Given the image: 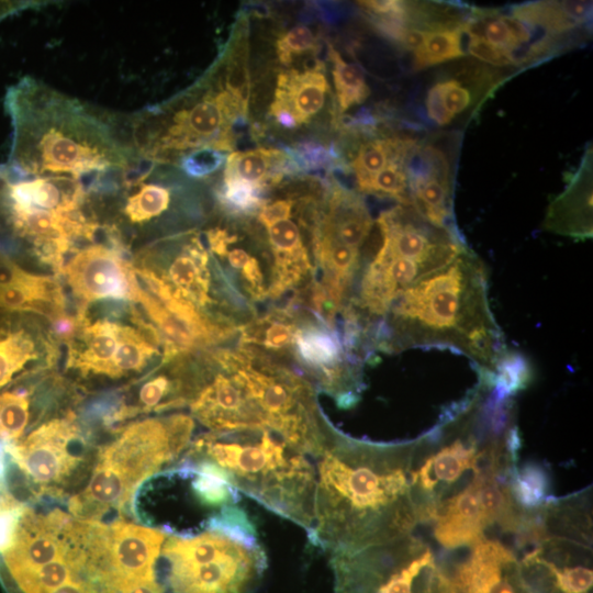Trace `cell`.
<instances>
[{"mask_svg":"<svg viewBox=\"0 0 593 593\" xmlns=\"http://www.w3.org/2000/svg\"><path fill=\"white\" fill-rule=\"evenodd\" d=\"M30 421V398L18 389L0 393V438L15 443Z\"/></svg>","mask_w":593,"mask_h":593,"instance_id":"cell-23","label":"cell"},{"mask_svg":"<svg viewBox=\"0 0 593 593\" xmlns=\"http://www.w3.org/2000/svg\"><path fill=\"white\" fill-rule=\"evenodd\" d=\"M333 593H454L428 544L413 534L350 552L331 553Z\"/></svg>","mask_w":593,"mask_h":593,"instance_id":"cell-8","label":"cell"},{"mask_svg":"<svg viewBox=\"0 0 593 593\" xmlns=\"http://www.w3.org/2000/svg\"><path fill=\"white\" fill-rule=\"evenodd\" d=\"M385 317L380 346L389 350L447 348L493 374L510 354L489 305L484 265L466 248L399 293Z\"/></svg>","mask_w":593,"mask_h":593,"instance_id":"cell-4","label":"cell"},{"mask_svg":"<svg viewBox=\"0 0 593 593\" xmlns=\"http://www.w3.org/2000/svg\"><path fill=\"white\" fill-rule=\"evenodd\" d=\"M79 322V328L72 332L67 365L82 374L126 377L142 371L156 353L142 329L109 320Z\"/></svg>","mask_w":593,"mask_h":593,"instance_id":"cell-11","label":"cell"},{"mask_svg":"<svg viewBox=\"0 0 593 593\" xmlns=\"http://www.w3.org/2000/svg\"><path fill=\"white\" fill-rule=\"evenodd\" d=\"M510 486L514 500L525 510L537 508L550 497L548 474L539 465L517 467Z\"/></svg>","mask_w":593,"mask_h":593,"instance_id":"cell-22","label":"cell"},{"mask_svg":"<svg viewBox=\"0 0 593 593\" xmlns=\"http://www.w3.org/2000/svg\"><path fill=\"white\" fill-rule=\"evenodd\" d=\"M292 327L283 322H271L265 332L264 344L269 348H284L292 340Z\"/></svg>","mask_w":593,"mask_h":593,"instance_id":"cell-34","label":"cell"},{"mask_svg":"<svg viewBox=\"0 0 593 593\" xmlns=\"http://www.w3.org/2000/svg\"><path fill=\"white\" fill-rule=\"evenodd\" d=\"M159 560L155 575L164 593H251L267 567L255 530L227 526L167 535Z\"/></svg>","mask_w":593,"mask_h":593,"instance_id":"cell-7","label":"cell"},{"mask_svg":"<svg viewBox=\"0 0 593 593\" xmlns=\"http://www.w3.org/2000/svg\"><path fill=\"white\" fill-rule=\"evenodd\" d=\"M429 34L430 31L418 29L405 30L400 41L406 49L415 52L424 45Z\"/></svg>","mask_w":593,"mask_h":593,"instance_id":"cell-37","label":"cell"},{"mask_svg":"<svg viewBox=\"0 0 593 593\" xmlns=\"http://www.w3.org/2000/svg\"><path fill=\"white\" fill-rule=\"evenodd\" d=\"M328 89L321 64L303 71H282L277 78L270 115L286 128L307 123L323 108Z\"/></svg>","mask_w":593,"mask_h":593,"instance_id":"cell-15","label":"cell"},{"mask_svg":"<svg viewBox=\"0 0 593 593\" xmlns=\"http://www.w3.org/2000/svg\"><path fill=\"white\" fill-rule=\"evenodd\" d=\"M560 10L569 19L579 23L589 15L591 3L586 1H561L558 2Z\"/></svg>","mask_w":593,"mask_h":593,"instance_id":"cell-36","label":"cell"},{"mask_svg":"<svg viewBox=\"0 0 593 593\" xmlns=\"http://www.w3.org/2000/svg\"><path fill=\"white\" fill-rule=\"evenodd\" d=\"M483 32H484V40L488 43L505 51L512 57L513 51L518 45L511 37L510 32L506 25L504 24L503 20L501 19V16L489 21L485 24Z\"/></svg>","mask_w":593,"mask_h":593,"instance_id":"cell-31","label":"cell"},{"mask_svg":"<svg viewBox=\"0 0 593 593\" xmlns=\"http://www.w3.org/2000/svg\"><path fill=\"white\" fill-rule=\"evenodd\" d=\"M64 303L53 279L25 271L0 253V310L35 312L55 320L63 316Z\"/></svg>","mask_w":593,"mask_h":593,"instance_id":"cell-16","label":"cell"},{"mask_svg":"<svg viewBox=\"0 0 593 593\" xmlns=\"http://www.w3.org/2000/svg\"><path fill=\"white\" fill-rule=\"evenodd\" d=\"M236 491L305 529L314 524L316 468L309 455L266 427L212 432L184 454Z\"/></svg>","mask_w":593,"mask_h":593,"instance_id":"cell-5","label":"cell"},{"mask_svg":"<svg viewBox=\"0 0 593 593\" xmlns=\"http://www.w3.org/2000/svg\"><path fill=\"white\" fill-rule=\"evenodd\" d=\"M371 227L372 221L362 201L350 192L336 190L317 234L360 249Z\"/></svg>","mask_w":593,"mask_h":593,"instance_id":"cell-18","label":"cell"},{"mask_svg":"<svg viewBox=\"0 0 593 593\" xmlns=\"http://www.w3.org/2000/svg\"><path fill=\"white\" fill-rule=\"evenodd\" d=\"M333 68V81L340 112L362 103L370 94L362 70L347 63L332 46L328 49Z\"/></svg>","mask_w":593,"mask_h":593,"instance_id":"cell-21","label":"cell"},{"mask_svg":"<svg viewBox=\"0 0 593 593\" xmlns=\"http://www.w3.org/2000/svg\"><path fill=\"white\" fill-rule=\"evenodd\" d=\"M206 265V250L197 237H192L189 243L181 246L161 276L153 273L172 295L195 307L210 301Z\"/></svg>","mask_w":593,"mask_h":593,"instance_id":"cell-17","label":"cell"},{"mask_svg":"<svg viewBox=\"0 0 593 593\" xmlns=\"http://www.w3.org/2000/svg\"><path fill=\"white\" fill-rule=\"evenodd\" d=\"M13 460L40 492L61 493L76 473L88 470L79 428L72 415L53 418L10 445Z\"/></svg>","mask_w":593,"mask_h":593,"instance_id":"cell-9","label":"cell"},{"mask_svg":"<svg viewBox=\"0 0 593 593\" xmlns=\"http://www.w3.org/2000/svg\"><path fill=\"white\" fill-rule=\"evenodd\" d=\"M468 34V52L470 55L494 66H507L514 64L511 55L505 51L488 43L482 36L471 33Z\"/></svg>","mask_w":593,"mask_h":593,"instance_id":"cell-29","label":"cell"},{"mask_svg":"<svg viewBox=\"0 0 593 593\" xmlns=\"http://www.w3.org/2000/svg\"><path fill=\"white\" fill-rule=\"evenodd\" d=\"M478 373L472 390L415 438L412 492L419 524L477 478L511 479L518 467L515 394L494 374Z\"/></svg>","mask_w":593,"mask_h":593,"instance_id":"cell-3","label":"cell"},{"mask_svg":"<svg viewBox=\"0 0 593 593\" xmlns=\"http://www.w3.org/2000/svg\"><path fill=\"white\" fill-rule=\"evenodd\" d=\"M437 85L443 102L454 118L468 109L471 103V96L469 90L462 87L461 83L457 80H447Z\"/></svg>","mask_w":593,"mask_h":593,"instance_id":"cell-30","label":"cell"},{"mask_svg":"<svg viewBox=\"0 0 593 593\" xmlns=\"http://www.w3.org/2000/svg\"><path fill=\"white\" fill-rule=\"evenodd\" d=\"M193 421L184 414L154 417L128 425L100 449L83 489L68 501L72 517L100 522L121 511L136 489L190 447Z\"/></svg>","mask_w":593,"mask_h":593,"instance_id":"cell-6","label":"cell"},{"mask_svg":"<svg viewBox=\"0 0 593 593\" xmlns=\"http://www.w3.org/2000/svg\"><path fill=\"white\" fill-rule=\"evenodd\" d=\"M415 440L376 443L336 429L316 458L311 542L350 552L390 542L419 525L412 492Z\"/></svg>","mask_w":593,"mask_h":593,"instance_id":"cell-1","label":"cell"},{"mask_svg":"<svg viewBox=\"0 0 593 593\" xmlns=\"http://www.w3.org/2000/svg\"><path fill=\"white\" fill-rule=\"evenodd\" d=\"M223 199L226 204L240 211L261 208L259 191L253 184L238 179H224Z\"/></svg>","mask_w":593,"mask_h":593,"instance_id":"cell-28","label":"cell"},{"mask_svg":"<svg viewBox=\"0 0 593 593\" xmlns=\"http://www.w3.org/2000/svg\"><path fill=\"white\" fill-rule=\"evenodd\" d=\"M471 549L451 578L457 593H535L515 553L502 541L483 537Z\"/></svg>","mask_w":593,"mask_h":593,"instance_id":"cell-14","label":"cell"},{"mask_svg":"<svg viewBox=\"0 0 593 593\" xmlns=\"http://www.w3.org/2000/svg\"><path fill=\"white\" fill-rule=\"evenodd\" d=\"M511 37L519 46L529 42L532 34L527 25L514 15H501Z\"/></svg>","mask_w":593,"mask_h":593,"instance_id":"cell-35","label":"cell"},{"mask_svg":"<svg viewBox=\"0 0 593 593\" xmlns=\"http://www.w3.org/2000/svg\"><path fill=\"white\" fill-rule=\"evenodd\" d=\"M166 533L125 521L94 522L88 544L93 579L112 585L155 579Z\"/></svg>","mask_w":593,"mask_h":593,"instance_id":"cell-10","label":"cell"},{"mask_svg":"<svg viewBox=\"0 0 593 593\" xmlns=\"http://www.w3.org/2000/svg\"><path fill=\"white\" fill-rule=\"evenodd\" d=\"M426 109L428 116L438 125L450 123L454 116L446 109L438 85L433 86L427 92Z\"/></svg>","mask_w":593,"mask_h":593,"instance_id":"cell-32","label":"cell"},{"mask_svg":"<svg viewBox=\"0 0 593 593\" xmlns=\"http://www.w3.org/2000/svg\"><path fill=\"white\" fill-rule=\"evenodd\" d=\"M462 29L430 31L424 45L414 52L415 66L421 69L465 56Z\"/></svg>","mask_w":593,"mask_h":593,"instance_id":"cell-24","label":"cell"},{"mask_svg":"<svg viewBox=\"0 0 593 593\" xmlns=\"http://www.w3.org/2000/svg\"><path fill=\"white\" fill-rule=\"evenodd\" d=\"M37 4L38 2L33 1H0V21L15 12Z\"/></svg>","mask_w":593,"mask_h":593,"instance_id":"cell-38","label":"cell"},{"mask_svg":"<svg viewBox=\"0 0 593 593\" xmlns=\"http://www.w3.org/2000/svg\"><path fill=\"white\" fill-rule=\"evenodd\" d=\"M294 202L288 199L272 201L261 205L259 221L266 227L271 223L291 216Z\"/></svg>","mask_w":593,"mask_h":593,"instance_id":"cell-33","label":"cell"},{"mask_svg":"<svg viewBox=\"0 0 593 593\" xmlns=\"http://www.w3.org/2000/svg\"><path fill=\"white\" fill-rule=\"evenodd\" d=\"M283 160V153L275 148L236 152L227 158L224 179L243 180L260 190L281 178L279 167Z\"/></svg>","mask_w":593,"mask_h":593,"instance_id":"cell-19","label":"cell"},{"mask_svg":"<svg viewBox=\"0 0 593 593\" xmlns=\"http://www.w3.org/2000/svg\"><path fill=\"white\" fill-rule=\"evenodd\" d=\"M65 275L77 298L85 304L102 299H130L136 272L118 251L103 245L88 246L66 264Z\"/></svg>","mask_w":593,"mask_h":593,"instance_id":"cell-13","label":"cell"},{"mask_svg":"<svg viewBox=\"0 0 593 593\" xmlns=\"http://www.w3.org/2000/svg\"><path fill=\"white\" fill-rule=\"evenodd\" d=\"M12 137L9 168L25 175L97 176L137 157L130 123L25 76L4 97Z\"/></svg>","mask_w":593,"mask_h":593,"instance_id":"cell-2","label":"cell"},{"mask_svg":"<svg viewBox=\"0 0 593 593\" xmlns=\"http://www.w3.org/2000/svg\"><path fill=\"white\" fill-rule=\"evenodd\" d=\"M392 147L393 142L387 139H372L360 146L351 163L360 190L390 161Z\"/></svg>","mask_w":593,"mask_h":593,"instance_id":"cell-25","label":"cell"},{"mask_svg":"<svg viewBox=\"0 0 593 593\" xmlns=\"http://www.w3.org/2000/svg\"><path fill=\"white\" fill-rule=\"evenodd\" d=\"M407 187L405 172L398 163L390 160L385 167L371 178L363 191L388 195L404 203H410Z\"/></svg>","mask_w":593,"mask_h":593,"instance_id":"cell-26","label":"cell"},{"mask_svg":"<svg viewBox=\"0 0 593 593\" xmlns=\"http://www.w3.org/2000/svg\"><path fill=\"white\" fill-rule=\"evenodd\" d=\"M315 36L310 27L298 25L281 35L276 44L277 55L283 65L292 63L293 58L313 49Z\"/></svg>","mask_w":593,"mask_h":593,"instance_id":"cell-27","label":"cell"},{"mask_svg":"<svg viewBox=\"0 0 593 593\" xmlns=\"http://www.w3.org/2000/svg\"><path fill=\"white\" fill-rule=\"evenodd\" d=\"M83 522L60 510L40 514L21 511L1 548L5 574L15 577L65 557L80 539Z\"/></svg>","mask_w":593,"mask_h":593,"instance_id":"cell-12","label":"cell"},{"mask_svg":"<svg viewBox=\"0 0 593 593\" xmlns=\"http://www.w3.org/2000/svg\"><path fill=\"white\" fill-rule=\"evenodd\" d=\"M37 355L35 340L25 328L0 331V390Z\"/></svg>","mask_w":593,"mask_h":593,"instance_id":"cell-20","label":"cell"}]
</instances>
